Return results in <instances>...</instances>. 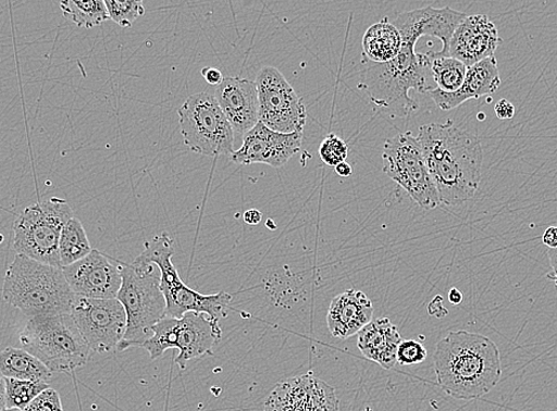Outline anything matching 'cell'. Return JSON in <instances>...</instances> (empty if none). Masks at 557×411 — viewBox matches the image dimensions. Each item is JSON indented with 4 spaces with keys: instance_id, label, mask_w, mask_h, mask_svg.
<instances>
[{
    "instance_id": "6da1fadb",
    "label": "cell",
    "mask_w": 557,
    "mask_h": 411,
    "mask_svg": "<svg viewBox=\"0 0 557 411\" xmlns=\"http://www.w3.org/2000/svg\"><path fill=\"white\" fill-rule=\"evenodd\" d=\"M442 204L460 205L479 191L483 146L479 137L455 125H422L417 137Z\"/></svg>"
},
{
    "instance_id": "7a4b0ae2",
    "label": "cell",
    "mask_w": 557,
    "mask_h": 411,
    "mask_svg": "<svg viewBox=\"0 0 557 411\" xmlns=\"http://www.w3.org/2000/svg\"><path fill=\"white\" fill-rule=\"evenodd\" d=\"M433 364L437 384L459 400L481 399L502 376L495 341L469 331H453L437 342Z\"/></svg>"
},
{
    "instance_id": "3957f363",
    "label": "cell",
    "mask_w": 557,
    "mask_h": 411,
    "mask_svg": "<svg viewBox=\"0 0 557 411\" xmlns=\"http://www.w3.org/2000/svg\"><path fill=\"white\" fill-rule=\"evenodd\" d=\"M429 54H418L416 45L403 43L400 54L386 63L367 61L361 88L376 108L393 116H407L419 110V103L409 97L410 90L430 92Z\"/></svg>"
},
{
    "instance_id": "277c9868",
    "label": "cell",
    "mask_w": 557,
    "mask_h": 411,
    "mask_svg": "<svg viewBox=\"0 0 557 411\" xmlns=\"http://www.w3.org/2000/svg\"><path fill=\"white\" fill-rule=\"evenodd\" d=\"M3 298L29 317L72 314L76 300L62 269L20 256L7 271Z\"/></svg>"
},
{
    "instance_id": "5b68a950",
    "label": "cell",
    "mask_w": 557,
    "mask_h": 411,
    "mask_svg": "<svg viewBox=\"0 0 557 411\" xmlns=\"http://www.w3.org/2000/svg\"><path fill=\"white\" fill-rule=\"evenodd\" d=\"M122 264L123 285L116 299L126 315V333L116 350L141 348L153 335V327L166 316V301L161 289V272L156 264L137 258Z\"/></svg>"
},
{
    "instance_id": "8992f818",
    "label": "cell",
    "mask_w": 557,
    "mask_h": 411,
    "mask_svg": "<svg viewBox=\"0 0 557 411\" xmlns=\"http://www.w3.org/2000/svg\"><path fill=\"white\" fill-rule=\"evenodd\" d=\"M26 352L41 361L51 373L71 374L85 366L90 349L72 314L29 317L21 334Z\"/></svg>"
},
{
    "instance_id": "52a82bcc",
    "label": "cell",
    "mask_w": 557,
    "mask_h": 411,
    "mask_svg": "<svg viewBox=\"0 0 557 411\" xmlns=\"http://www.w3.org/2000/svg\"><path fill=\"white\" fill-rule=\"evenodd\" d=\"M175 254L174 241L169 234L157 235L145 244L139 256L145 261L156 264L161 272V289L166 301V316L181 320L189 312L207 314L220 322L228 315L232 296L227 291L205 296L191 289L182 278L172 263Z\"/></svg>"
},
{
    "instance_id": "ba28073f",
    "label": "cell",
    "mask_w": 557,
    "mask_h": 411,
    "mask_svg": "<svg viewBox=\"0 0 557 411\" xmlns=\"http://www.w3.org/2000/svg\"><path fill=\"white\" fill-rule=\"evenodd\" d=\"M73 217L71 205L57 197L24 209L13 224V249L20 257L61 269L60 237Z\"/></svg>"
},
{
    "instance_id": "9c48e42d",
    "label": "cell",
    "mask_w": 557,
    "mask_h": 411,
    "mask_svg": "<svg viewBox=\"0 0 557 411\" xmlns=\"http://www.w3.org/2000/svg\"><path fill=\"white\" fill-rule=\"evenodd\" d=\"M152 337L144 342L143 349L149 352L152 361L170 349L180 350L176 364L187 369L190 361L211 354L222 338L220 322L207 314L189 312L175 320L165 316L153 327Z\"/></svg>"
},
{
    "instance_id": "30bf717a",
    "label": "cell",
    "mask_w": 557,
    "mask_h": 411,
    "mask_svg": "<svg viewBox=\"0 0 557 411\" xmlns=\"http://www.w3.org/2000/svg\"><path fill=\"white\" fill-rule=\"evenodd\" d=\"M184 144L198 154L208 157L234 153V130L214 96L197 92L178 110Z\"/></svg>"
},
{
    "instance_id": "8fae6325",
    "label": "cell",
    "mask_w": 557,
    "mask_h": 411,
    "mask_svg": "<svg viewBox=\"0 0 557 411\" xmlns=\"http://www.w3.org/2000/svg\"><path fill=\"white\" fill-rule=\"evenodd\" d=\"M382 159L384 174L399 184L421 209L432 210L442 204L420 142L412 132L387 139Z\"/></svg>"
},
{
    "instance_id": "7c38bea8",
    "label": "cell",
    "mask_w": 557,
    "mask_h": 411,
    "mask_svg": "<svg viewBox=\"0 0 557 411\" xmlns=\"http://www.w3.org/2000/svg\"><path fill=\"white\" fill-rule=\"evenodd\" d=\"M259 122L278 134H296L307 125L308 112L294 87L274 67L260 70L256 82Z\"/></svg>"
},
{
    "instance_id": "4fadbf2b",
    "label": "cell",
    "mask_w": 557,
    "mask_h": 411,
    "mask_svg": "<svg viewBox=\"0 0 557 411\" xmlns=\"http://www.w3.org/2000/svg\"><path fill=\"white\" fill-rule=\"evenodd\" d=\"M72 315L90 351L110 352L125 336L127 315L117 299L76 297Z\"/></svg>"
},
{
    "instance_id": "5bb4252c",
    "label": "cell",
    "mask_w": 557,
    "mask_h": 411,
    "mask_svg": "<svg viewBox=\"0 0 557 411\" xmlns=\"http://www.w3.org/2000/svg\"><path fill=\"white\" fill-rule=\"evenodd\" d=\"M62 271L74 295L79 298L116 299L123 285L121 261L96 249Z\"/></svg>"
},
{
    "instance_id": "9a60e30c",
    "label": "cell",
    "mask_w": 557,
    "mask_h": 411,
    "mask_svg": "<svg viewBox=\"0 0 557 411\" xmlns=\"http://www.w3.org/2000/svg\"><path fill=\"white\" fill-rule=\"evenodd\" d=\"M467 18L466 13L453 8L426 7L407 11L397 16L394 22L395 28L399 30L403 43L417 42L422 36L440 38L443 43L441 51H430L434 58H449L448 47L458 25Z\"/></svg>"
},
{
    "instance_id": "2e32d148",
    "label": "cell",
    "mask_w": 557,
    "mask_h": 411,
    "mask_svg": "<svg viewBox=\"0 0 557 411\" xmlns=\"http://www.w3.org/2000/svg\"><path fill=\"white\" fill-rule=\"evenodd\" d=\"M263 411H339V401L329 384L302 375L277 384Z\"/></svg>"
},
{
    "instance_id": "e0dca14e",
    "label": "cell",
    "mask_w": 557,
    "mask_h": 411,
    "mask_svg": "<svg viewBox=\"0 0 557 411\" xmlns=\"http://www.w3.org/2000/svg\"><path fill=\"white\" fill-rule=\"evenodd\" d=\"M243 146L231 155L232 162L240 165L267 164L272 167L284 166L297 154L302 145V132L278 134L260 122L250 129Z\"/></svg>"
},
{
    "instance_id": "ac0fdd59",
    "label": "cell",
    "mask_w": 557,
    "mask_h": 411,
    "mask_svg": "<svg viewBox=\"0 0 557 411\" xmlns=\"http://www.w3.org/2000/svg\"><path fill=\"white\" fill-rule=\"evenodd\" d=\"M230 122L234 136L245 138L259 123V97L256 83L242 76L224 77L214 95Z\"/></svg>"
},
{
    "instance_id": "d6986e66",
    "label": "cell",
    "mask_w": 557,
    "mask_h": 411,
    "mask_svg": "<svg viewBox=\"0 0 557 411\" xmlns=\"http://www.w3.org/2000/svg\"><path fill=\"white\" fill-rule=\"evenodd\" d=\"M502 42L497 26L487 16H467L450 38L448 55L470 68L476 63L495 58Z\"/></svg>"
},
{
    "instance_id": "ffe728a7",
    "label": "cell",
    "mask_w": 557,
    "mask_h": 411,
    "mask_svg": "<svg viewBox=\"0 0 557 411\" xmlns=\"http://www.w3.org/2000/svg\"><path fill=\"white\" fill-rule=\"evenodd\" d=\"M500 86V76L496 58H490L468 68L461 87L454 92L434 88L429 95L437 108L453 111L472 99H481L494 95Z\"/></svg>"
},
{
    "instance_id": "44dd1931",
    "label": "cell",
    "mask_w": 557,
    "mask_h": 411,
    "mask_svg": "<svg viewBox=\"0 0 557 411\" xmlns=\"http://www.w3.org/2000/svg\"><path fill=\"white\" fill-rule=\"evenodd\" d=\"M374 304L361 290L349 289L330 303L326 324L330 334L348 339L373 321Z\"/></svg>"
},
{
    "instance_id": "7402d4cb",
    "label": "cell",
    "mask_w": 557,
    "mask_h": 411,
    "mask_svg": "<svg viewBox=\"0 0 557 411\" xmlns=\"http://www.w3.org/2000/svg\"><path fill=\"white\" fill-rule=\"evenodd\" d=\"M401 341L399 329L388 317H379L358 333L357 347L369 361L391 370L397 363V349Z\"/></svg>"
},
{
    "instance_id": "603a6c76",
    "label": "cell",
    "mask_w": 557,
    "mask_h": 411,
    "mask_svg": "<svg viewBox=\"0 0 557 411\" xmlns=\"http://www.w3.org/2000/svg\"><path fill=\"white\" fill-rule=\"evenodd\" d=\"M401 48V35L387 17L371 25L364 34L363 51L370 62H389L400 54Z\"/></svg>"
},
{
    "instance_id": "cb8c5ba5",
    "label": "cell",
    "mask_w": 557,
    "mask_h": 411,
    "mask_svg": "<svg viewBox=\"0 0 557 411\" xmlns=\"http://www.w3.org/2000/svg\"><path fill=\"white\" fill-rule=\"evenodd\" d=\"M0 375L4 378L47 382L51 371L24 349L8 348L0 352Z\"/></svg>"
},
{
    "instance_id": "d4e9b609",
    "label": "cell",
    "mask_w": 557,
    "mask_h": 411,
    "mask_svg": "<svg viewBox=\"0 0 557 411\" xmlns=\"http://www.w3.org/2000/svg\"><path fill=\"white\" fill-rule=\"evenodd\" d=\"M92 249L82 221L73 217L64 225L59 245L61 269L85 259Z\"/></svg>"
},
{
    "instance_id": "484cf974",
    "label": "cell",
    "mask_w": 557,
    "mask_h": 411,
    "mask_svg": "<svg viewBox=\"0 0 557 411\" xmlns=\"http://www.w3.org/2000/svg\"><path fill=\"white\" fill-rule=\"evenodd\" d=\"M60 7L64 18L74 23L77 28L92 29L110 21L108 8L102 0H64Z\"/></svg>"
},
{
    "instance_id": "4316f807",
    "label": "cell",
    "mask_w": 557,
    "mask_h": 411,
    "mask_svg": "<svg viewBox=\"0 0 557 411\" xmlns=\"http://www.w3.org/2000/svg\"><path fill=\"white\" fill-rule=\"evenodd\" d=\"M431 60V74L436 88L446 92L457 91L466 79L468 67L454 58H434L428 52Z\"/></svg>"
},
{
    "instance_id": "83f0119b",
    "label": "cell",
    "mask_w": 557,
    "mask_h": 411,
    "mask_svg": "<svg viewBox=\"0 0 557 411\" xmlns=\"http://www.w3.org/2000/svg\"><path fill=\"white\" fill-rule=\"evenodd\" d=\"M7 408L24 410L37 396L48 390L47 382H33L5 378Z\"/></svg>"
},
{
    "instance_id": "f1b7e54d",
    "label": "cell",
    "mask_w": 557,
    "mask_h": 411,
    "mask_svg": "<svg viewBox=\"0 0 557 411\" xmlns=\"http://www.w3.org/2000/svg\"><path fill=\"white\" fill-rule=\"evenodd\" d=\"M104 5L108 8L110 21L124 29L129 28L145 13L144 4L139 0H125V2L104 0Z\"/></svg>"
},
{
    "instance_id": "f546056e",
    "label": "cell",
    "mask_w": 557,
    "mask_h": 411,
    "mask_svg": "<svg viewBox=\"0 0 557 411\" xmlns=\"http://www.w3.org/2000/svg\"><path fill=\"white\" fill-rule=\"evenodd\" d=\"M348 153V144L334 134H330L321 144L320 155L329 166L336 167L347 162Z\"/></svg>"
},
{
    "instance_id": "4dcf8cb0",
    "label": "cell",
    "mask_w": 557,
    "mask_h": 411,
    "mask_svg": "<svg viewBox=\"0 0 557 411\" xmlns=\"http://www.w3.org/2000/svg\"><path fill=\"white\" fill-rule=\"evenodd\" d=\"M428 349L418 340L407 339L400 342L397 349V363L401 365H417L428 360Z\"/></svg>"
},
{
    "instance_id": "1f68e13d",
    "label": "cell",
    "mask_w": 557,
    "mask_h": 411,
    "mask_svg": "<svg viewBox=\"0 0 557 411\" xmlns=\"http://www.w3.org/2000/svg\"><path fill=\"white\" fill-rule=\"evenodd\" d=\"M23 411H63L60 394L49 388L37 396Z\"/></svg>"
},
{
    "instance_id": "d6a6232c",
    "label": "cell",
    "mask_w": 557,
    "mask_h": 411,
    "mask_svg": "<svg viewBox=\"0 0 557 411\" xmlns=\"http://www.w3.org/2000/svg\"><path fill=\"white\" fill-rule=\"evenodd\" d=\"M495 113L500 121H509L515 115V105L507 99H502L495 105Z\"/></svg>"
},
{
    "instance_id": "836d02e7",
    "label": "cell",
    "mask_w": 557,
    "mask_h": 411,
    "mask_svg": "<svg viewBox=\"0 0 557 411\" xmlns=\"http://www.w3.org/2000/svg\"><path fill=\"white\" fill-rule=\"evenodd\" d=\"M201 74L203 75L206 82L210 85V86H220L223 82V75L222 73L216 70V68H212V67H206L201 71Z\"/></svg>"
},
{
    "instance_id": "e575fe53",
    "label": "cell",
    "mask_w": 557,
    "mask_h": 411,
    "mask_svg": "<svg viewBox=\"0 0 557 411\" xmlns=\"http://www.w3.org/2000/svg\"><path fill=\"white\" fill-rule=\"evenodd\" d=\"M443 303L444 299L441 296L435 297V299L431 301L429 307L430 314L436 317H443L447 315L448 311L444 308Z\"/></svg>"
},
{
    "instance_id": "d590c367",
    "label": "cell",
    "mask_w": 557,
    "mask_h": 411,
    "mask_svg": "<svg viewBox=\"0 0 557 411\" xmlns=\"http://www.w3.org/2000/svg\"><path fill=\"white\" fill-rule=\"evenodd\" d=\"M542 241L547 246L548 249H556L557 248V227H549L543 234Z\"/></svg>"
},
{
    "instance_id": "8d00e7d4",
    "label": "cell",
    "mask_w": 557,
    "mask_h": 411,
    "mask_svg": "<svg viewBox=\"0 0 557 411\" xmlns=\"http://www.w3.org/2000/svg\"><path fill=\"white\" fill-rule=\"evenodd\" d=\"M244 220L247 224L257 225L262 220V214L257 209H249L245 212Z\"/></svg>"
},
{
    "instance_id": "74e56055",
    "label": "cell",
    "mask_w": 557,
    "mask_h": 411,
    "mask_svg": "<svg viewBox=\"0 0 557 411\" xmlns=\"http://www.w3.org/2000/svg\"><path fill=\"white\" fill-rule=\"evenodd\" d=\"M336 174L343 178H348L352 175V167L348 162H343L338 164L336 167Z\"/></svg>"
},
{
    "instance_id": "f35d334b",
    "label": "cell",
    "mask_w": 557,
    "mask_h": 411,
    "mask_svg": "<svg viewBox=\"0 0 557 411\" xmlns=\"http://www.w3.org/2000/svg\"><path fill=\"white\" fill-rule=\"evenodd\" d=\"M7 409V386L5 378L0 375V411Z\"/></svg>"
},
{
    "instance_id": "ab89813d",
    "label": "cell",
    "mask_w": 557,
    "mask_h": 411,
    "mask_svg": "<svg viewBox=\"0 0 557 411\" xmlns=\"http://www.w3.org/2000/svg\"><path fill=\"white\" fill-rule=\"evenodd\" d=\"M448 300L450 303L459 304L462 301V294L459 289L453 288L448 291Z\"/></svg>"
},
{
    "instance_id": "60d3db41",
    "label": "cell",
    "mask_w": 557,
    "mask_h": 411,
    "mask_svg": "<svg viewBox=\"0 0 557 411\" xmlns=\"http://www.w3.org/2000/svg\"><path fill=\"white\" fill-rule=\"evenodd\" d=\"M547 253L550 261L552 272H557V248L548 249Z\"/></svg>"
},
{
    "instance_id": "b9f144b4",
    "label": "cell",
    "mask_w": 557,
    "mask_h": 411,
    "mask_svg": "<svg viewBox=\"0 0 557 411\" xmlns=\"http://www.w3.org/2000/svg\"><path fill=\"white\" fill-rule=\"evenodd\" d=\"M547 277L549 278L550 282L554 283L555 285V288L557 289V272H550L547 274Z\"/></svg>"
},
{
    "instance_id": "7bdbcfd3",
    "label": "cell",
    "mask_w": 557,
    "mask_h": 411,
    "mask_svg": "<svg viewBox=\"0 0 557 411\" xmlns=\"http://www.w3.org/2000/svg\"><path fill=\"white\" fill-rule=\"evenodd\" d=\"M3 411H23V410H20V409H13V408H7V409H4Z\"/></svg>"
}]
</instances>
